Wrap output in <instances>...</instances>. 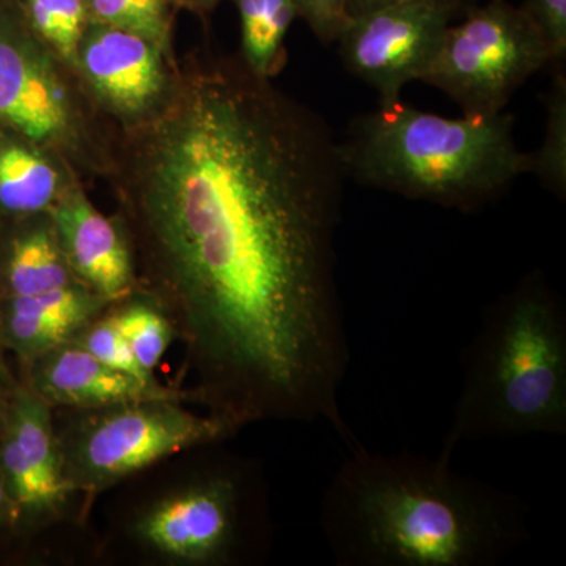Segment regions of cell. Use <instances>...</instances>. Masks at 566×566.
<instances>
[{"label":"cell","mask_w":566,"mask_h":566,"mask_svg":"<svg viewBox=\"0 0 566 566\" xmlns=\"http://www.w3.org/2000/svg\"><path fill=\"white\" fill-rule=\"evenodd\" d=\"M125 169L136 293L172 323L189 401L237 433L279 420L353 436L335 275L346 172L322 118L243 61L205 55L139 122Z\"/></svg>","instance_id":"obj_1"},{"label":"cell","mask_w":566,"mask_h":566,"mask_svg":"<svg viewBox=\"0 0 566 566\" xmlns=\"http://www.w3.org/2000/svg\"><path fill=\"white\" fill-rule=\"evenodd\" d=\"M319 505L338 566H494L526 542L520 499L452 458L371 452L354 436Z\"/></svg>","instance_id":"obj_2"},{"label":"cell","mask_w":566,"mask_h":566,"mask_svg":"<svg viewBox=\"0 0 566 566\" xmlns=\"http://www.w3.org/2000/svg\"><path fill=\"white\" fill-rule=\"evenodd\" d=\"M566 434V307L531 274L483 312L439 453L464 442Z\"/></svg>","instance_id":"obj_3"},{"label":"cell","mask_w":566,"mask_h":566,"mask_svg":"<svg viewBox=\"0 0 566 566\" xmlns=\"http://www.w3.org/2000/svg\"><path fill=\"white\" fill-rule=\"evenodd\" d=\"M513 123L504 111L446 118L397 99L357 118L338 148L346 175L364 185L474 208L532 172V155L517 148Z\"/></svg>","instance_id":"obj_4"},{"label":"cell","mask_w":566,"mask_h":566,"mask_svg":"<svg viewBox=\"0 0 566 566\" xmlns=\"http://www.w3.org/2000/svg\"><path fill=\"white\" fill-rule=\"evenodd\" d=\"M69 434H57L63 471L74 494L102 493L164 458L226 441L237 434L210 415H197L181 400L133 401L84 409Z\"/></svg>","instance_id":"obj_5"},{"label":"cell","mask_w":566,"mask_h":566,"mask_svg":"<svg viewBox=\"0 0 566 566\" xmlns=\"http://www.w3.org/2000/svg\"><path fill=\"white\" fill-rule=\"evenodd\" d=\"M551 62L546 40L523 7L490 0L449 25L422 82L455 99L464 115H494Z\"/></svg>","instance_id":"obj_6"},{"label":"cell","mask_w":566,"mask_h":566,"mask_svg":"<svg viewBox=\"0 0 566 566\" xmlns=\"http://www.w3.org/2000/svg\"><path fill=\"white\" fill-rule=\"evenodd\" d=\"M458 10L405 0L353 17L337 40L346 69L371 85L381 104L397 102L408 82L423 80Z\"/></svg>","instance_id":"obj_7"},{"label":"cell","mask_w":566,"mask_h":566,"mask_svg":"<svg viewBox=\"0 0 566 566\" xmlns=\"http://www.w3.org/2000/svg\"><path fill=\"white\" fill-rule=\"evenodd\" d=\"M244 483L218 471L148 506L136 521L142 545L182 564H227L243 535Z\"/></svg>","instance_id":"obj_8"},{"label":"cell","mask_w":566,"mask_h":566,"mask_svg":"<svg viewBox=\"0 0 566 566\" xmlns=\"http://www.w3.org/2000/svg\"><path fill=\"white\" fill-rule=\"evenodd\" d=\"M167 54L139 33L88 21L74 66L107 111L139 123L151 117L172 91Z\"/></svg>","instance_id":"obj_9"},{"label":"cell","mask_w":566,"mask_h":566,"mask_svg":"<svg viewBox=\"0 0 566 566\" xmlns=\"http://www.w3.org/2000/svg\"><path fill=\"white\" fill-rule=\"evenodd\" d=\"M0 122L35 147L81 151L84 126L73 96L39 46L0 36Z\"/></svg>","instance_id":"obj_10"},{"label":"cell","mask_w":566,"mask_h":566,"mask_svg":"<svg viewBox=\"0 0 566 566\" xmlns=\"http://www.w3.org/2000/svg\"><path fill=\"white\" fill-rule=\"evenodd\" d=\"M52 409L32 389L18 394L0 450L3 486L20 509L35 516H54L74 494L63 471Z\"/></svg>","instance_id":"obj_11"},{"label":"cell","mask_w":566,"mask_h":566,"mask_svg":"<svg viewBox=\"0 0 566 566\" xmlns=\"http://www.w3.org/2000/svg\"><path fill=\"white\" fill-rule=\"evenodd\" d=\"M48 216L81 285L112 303L136 293L132 248L120 223L96 210L77 188L65 189Z\"/></svg>","instance_id":"obj_12"},{"label":"cell","mask_w":566,"mask_h":566,"mask_svg":"<svg viewBox=\"0 0 566 566\" xmlns=\"http://www.w3.org/2000/svg\"><path fill=\"white\" fill-rule=\"evenodd\" d=\"M32 390L52 408L81 411L158 398L189 401L185 389L123 374L71 340L33 360Z\"/></svg>","instance_id":"obj_13"},{"label":"cell","mask_w":566,"mask_h":566,"mask_svg":"<svg viewBox=\"0 0 566 566\" xmlns=\"http://www.w3.org/2000/svg\"><path fill=\"white\" fill-rule=\"evenodd\" d=\"M65 188L57 167L39 147L0 145V207L17 214L51 210Z\"/></svg>","instance_id":"obj_14"},{"label":"cell","mask_w":566,"mask_h":566,"mask_svg":"<svg viewBox=\"0 0 566 566\" xmlns=\"http://www.w3.org/2000/svg\"><path fill=\"white\" fill-rule=\"evenodd\" d=\"M7 282L11 297L35 296L80 283L66 263L50 216L11 244Z\"/></svg>","instance_id":"obj_15"},{"label":"cell","mask_w":566,"mask_h":566,"mask_svg":"<svg viewBox=\"0 0 566 566\" xmlns=\"http://www.w3.org/2000/svg\"><path fill=\"white\" fill-rule=\"evenodd\" d=\"M241 20V61L271 80L285 65V40L297 18L293 0H237Z\"/></svg>","instance_id":"obj_16"},{"label":"cell","mask_w":566,"mask_h":566,"mask_svg":"<svg viewBox=\"0 0 566 566\" xmlns=\"http://www.w3.org/2000/svg\"><path fill=\"white\" fill-rule=\"evenodd\" d=\"M106 315L132 346L140 367L153 375L175 342L174 326L166 314L147 297L134 293L111 305Z\"/></svg>","instance_id":"obj_17"},{"label":"cell","mask_w":566,"mask_h":566,"mask_svg":"<svg viewBox=\"0 0 566 566\" xmlns=\"http://www.w3.org/2000/svg\"><path fill=\"white\" fill-rule=\"evenodd\" d=\"M20 3L33 32L48 50L74 66L77 44L91 21L84 0H20Z\"/></svg>","instance_id":"obj_18"},{"label":"cell","mask_w":566,"mask_h":566,"mask_svg":"<svg viewBox=\"0 0 566 566\" xmlns=\"http://www.w3.org/2000/svg\"><path fill=\"white\" fill-rule=\"evenodd\" d=\"M172 0H84L91 21L139 33L169 52Z\"/></svg>","instance_id":"obj_19"},{"label":"cell","mask_w":566,"mask_h":566,"mask_svg":"<svg viewBox=\"0 0 566 566\" xmlns=\"http://www.w3.org/2000/svg\"><path fill=\"white\" fill-rule=\"evenodd\" d=\"M547 123L543 147L532 155V172L538 175L547 189L565 196L566 191V82L557 74L546 102Z\"/></svg>","instance_id":"obj_20"},{"label":"cell","mask_w":566,"mask_h":566,"mask_svg":"<svg viewBox=\"0 0 566 566\" xmlns=\"http://www.w3.org/2000/svg\"><path fill=\"white\" fill-rule=\"evenodd\" d=\"M70 340L115 370L136 376L144 381H156L155 375L147 374L137 363L132 346L107 315L93 319Z\"/></svg>","instance_id":"obj_21"},{"label":"cell","mask_w":566,"mask_h":566,"mask_svg":"<svg viewBox=\"0 0 566 566\" xmlns=\"http://www.w3.org/2000/svg\"><path fill=\"white\" fill-rule=\"evenodd\" d=\"M6 327L11 344L32 363L73 337L69 331L63 329L51 319L29 314V312L11 307V305Z\"/></svg>","instance_id":"obj_22"},{"label":"cell","mask_w":566,"mask_h":566,"mask_svg":"<svg viewBox=\"0 0 566 566\" xmlns=\"http://www.w3.org/2000/svg\"><path fill=\"white\" fill-rule=\"evenodd\" d=\"M297 17L307 22L324 44L337 41L348 22L349 0H293Z\"/></svg>","instance_id":"obj_23"},{"label":"cell","mask_w":566,"mask_h":566,"mask_svg":"<svg viewBox=\"0 0 566 566\" xmlns=\"http://www.w3.org/2000/svg\"><path fill=\"white\" fill-rule=\"evenodd\" d=\"M521 7L542 32L554 62L564 59L566 54V0H524Z\"/></svg>","instance_id":"obj_24"},{"label":"cell","mask_w":566,"mask_h":566,"mask_svg":"<svg viewBox=\"0 0 566 566\" xmlns=\"http://www.w3.org/2000/svg\"><path fill=\"white\" fill-rule=\"evenodd\" d=\"M405 2V0H349V14L357 17V14L367 13V11L381 9V7L392 6V3ZM438 2L450 3L458 9L463 7L465 0H438Z\"/></svg>","instance_id":"obj_25"},{"label":"cell","mask_w":566,"mask_h":566,"mask_svg":"<svg viewBox=\"0 0 566 566\" xmlns=\"http://www.w3.org/2000/svg\"><path fill=\"white\" fill-rule=\"evenodd\" d=\"M174 2L181 3L182 7H188L192 10H210L212 7L218 6L222 0H174Z\"/></svg>","instance_id":"obj_26"},{"label":"cell","mask_w":566,"mask_h":566,"mask_svg":"<svg viewBox=\"0 0 566 566\" xmlns=\"http://www.w3.org/2000/svg\"><path fill=\"white\" fill-rule=\"evenodd\" d=\"M7 490H6V486L2 485V483H0V506L3 505V502H6V499H7Z\"/></svg>","instance_id":"obj_27"},{"label":"cell","mask_w":566,"mask_h":566,"mask_svg":"<svg viewBox=\"0 0 566 566\" xmlns=\"http://www.w3.org/2000/svg\"><path fill=\"white\" fill-rule=\"evenodd\" d=\"M0 367H2V356H0Z\"/></svg>","instance_id":"obj_28"}]
</instances>
